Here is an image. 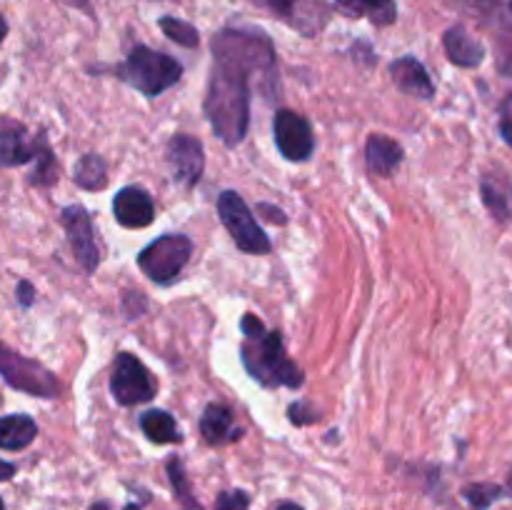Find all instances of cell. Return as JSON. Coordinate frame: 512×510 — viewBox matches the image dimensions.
Returning a JSON list of instances; mask_svg holds the SVG:
<instances>
[{
  "label": "cell",
  "mask_w": 512,
  "mask_h": 510,
  "mask_svg": "<svg viewBox=\"0 0 512 510\" xmlns=\"http://www.w3.org/2000/svg\"><path fill=\"white\" fill-rule=\"evenodd\" d=\"M210 50L213 68L203 108L213 133L228 148H235L248 135L253 78L275 83L278 58L273 40L255 28H223L210 43Z\"/></svg>",
  "instance_id": "1"
},
{
  "label": "cell",
  "mask_w": 512,
  "mask_h": 510,
  "mask_svg": "<svg viewBox=\"0 0 512 510\" xmlns=\"http://www.w3.org/2000/svg\"><path fill=\"white\" fill-rule=\"evenodd\" d=\"M243 330V345H240V358L245 370L255 383L263 388H300L303 385V370L288 358L285 353L283 335L278 330L265 328L263 320L253 313H245L240 320Z\"/></svg>",
  "instance_id": "2"
},
{
  "label": "cell",
  "mask_w": 512,
  "mask_h": 510,
  "mask_svg": "<svg viewBox=\"0 0 512 510\" xmlns=\"http://www.w3.org/2000/svg\"><path fill=\"white\" fill-rule=\"evenodd\" d=\"M115 75L138 93L155 98V95L165 93L178 83L180 75H183V65L170 55L160 53V50L148 48V45H135L125 63L115 68Z\"/></svg>",
  "instance_id": "3"
},
{
  "label": "cell",
  "mask_w": 512,
  "mask_h": 510,
  "mask_svg": "<svg viewBox=\"0 0 512 510\" xmlns=\"http://www.w3.org/2000/svg\"><path fill=\"white\" fill-rule=\"evenodd\" d=\"M218 215L223 228L228 230L230 238L235 240V245H238L243 253L268 255L270 250H273V243H270L265 230L258 225L253 210L248 208V203H245L240 193H235V190H223L218 198Z\"/></svg>",
  "instance_id": "4"
},
{
  "label": "cell",
  "mask_w": 512,
  "mask_h": 510,
  "mask_svg": "<svg viewBox=\"0 0 512 510\" xmlns=\"http://www.w3.org/2000/svg\"><path fill=\"white\" fill-rule=\"evenodd\" d=\"M190 253H193V240L183 233H165L158 240L140 250L138 268L148 275L153 283L170 285L183 268L188 265Z\"/></svg>",
  "instance_id": "5"
},
{
  "label": "cell",
  "mask_w": 512,
  "mask_h": 510,
  "mask_svg": "<svg viewBox=\"0 0 512 510\" xmlns=\"http://www.w3.org/2000/svg\"><path fill=\"white\" fill-rule=\"evenodd\" d=\"M0 378L15 390L35 395V398H55L60 393V385L55 375L43 363L25 355L15 353L13 348L0 343Z\"/></svg>",
  "instance_id": "6"
},
{
  "label": "cell",
  "mask_w": 512,
  "mask_h": 510,
  "mask_svg": "<svg viewBox=\"0 0 512 510\" xmlns=\"http://www.w3.org/2000/svg\"><path fill=\"white\" fill-rule=\"evenodd\" d=\"M158 383L143 360L133 353H120L110 375V393L120 405H140L155 398Z\"/></svg>",
  "instance_id": "7"
},
{
  "label": "cell",
  "mask_w": 512,
  "mask_h": 510,
  "mask_svg": "<svg viewBox=\"0 0 512 510\" xmlns=\"http://www.w3.org/2000/svg\"><path fill=\"white\" fill-rule=\"evenodd\" d=\"M60 223H63L65 235H68V243L73 248L78 265L85 273L93 275L100 265V253L98 245H95V230L90 213L83 205H65L60 210Z\"/></svg>",
  "instance_id": "8"
},
{
  "label": "cell",
  "mask_w": 512,
  "mask_h": 510,
  "mask_svg": "<svg viewBox=\"0 0 512 510\" xmlns=\"http://www.w3.org/2000/svg\"><path fill=\"white\" fill-rule=\"evenodd\" d=\"M273 133H275V145H278L280 155L285 160H293V163H303L313 155L315 150V135L310 128L308 118H303L295 110H278L273 120Z\"/></svg>",
  "instance_id": "9"
},
{
  "label": "cell",
  "mask_w": 512,
  "mask_h": 510,
  "mask_svg": "<svg viewBox=\"0 0 512 510\" xmlns=\"http://www.w3.org/2000/svg\"><path fill=\"white\" fill-rule=\"evenodd\" d=\"M45 143L43 135H33L20 120L0 115V168L33 163Z\"/></svg>",
  "instance_id": "10"
},
{
  "label": "cell",
  "mask_w": 512,
  "mask_h": 510,
  "mask_svg": "<svg viewBox=\"0 0 512 510\" xmlns=\"http://www.w3.org/2000/svg\"><path fill=\"white\" fill-rule=\"evenodd\" d=\"M170 175L183 188H193L205 170V150L198 138L188 133H175L165 148Z\"/></svg>",
  "instance_id": "11"
},
{
  "label": "cell",
  "mask_w": 512,
  "mask_h": 510,
  "mask_svg": "<svg viewBox=\"0 0 512 510\" xmlns=\"http://www.w3.org/2000/svg\"><path fill=\"white\" fill-rule=\"evenodd\" d=\"M268 8L278 15L280 20L298 28L303 35H315L328 23V3L325 0H265Z\"/></svg>",
  "instance_id": "12"
},
{
  "label": "cell",
  "mask_w": 512,
  "mask_h": 510,
  "mask_svg": "<svg viewBox=\"0 0 512 510\" xmlns=\"http://www.w3.org/2000/svg\"><path fill=\"white\" fill-rule=\"evenodd\" d=\"M113 215L123 228H148L155 218V203L148 190L140 188V185H128V188L118 190V195H115Z\"/></svg>",
  "instance_id": "13"
},
{
  "label": "cell",
  "mask_w": 512,
  "mask_h": 510,
  "mask_svg": "<svg viewBox=\"0 0 512 510\" xmlns=\"http://www.w3.org/2000/svg\"><path fill=\"white\" fill-rule=\"evenodd\" d=\"M390 75H393V83L403 90L405 95H413L418 100H433L435 98V85L430 80L428 70L413 55H405L398 58L390 65Z\"/></svg>",
  "instance_id": "14"
},
{
  "label": "cell",
  "mask_w": 512,
  "mask_h": 510,
  "mask_svg": "<svg viewBox=\"0 0 512 510\" xmlns=\"http://www.w3.org/2000/svg\"><path fill=\"white\" fill-rule=\"evenodd\" d=\"M480 195L483 205L498 223L512 220V180L503 170H488L480 175Z\"/></svg>",
  "instance_id": "15"
},
{
  "label": "cell",
  "mask_w": 512,
  "mask_h": 510,
  "mask_svg": "<svg viewBox=\"0 0 512 510\" xmlns=\"http://www.w3.org/2000/svg\"><path fill=\"white\" fill-rule=\"evenodd\" d=\"M403 163V145L383 133H373L365 143V165L378 178H390Z\"/></svg>",
  "instance_id": "16"
},
{
  "label": "cell",
  "mask_w": 512,
  "mask_h": 510,
  "mask_svg": "<svg viewBox=\"0 0 512 510\" xmlns=\"http://www.w3.org/2000/svg\"><path fill=\"white\" fill-rule=\"evenodd\" d=\"M443 48L450 63H455L458 68H478L485 60V45L478 38H473L465 30V25H453V28L445 30Z\"/></svg>",
  "instance_id": "17"
},
{
  "label": "cell",
  "mask_w": 512,
  "mask_h": 510,
  "mask_svg": "<svg viewBox=\"0 0 512 510\" xmlns=\"http://www.w3.org/2000/svg\"><path fill=\"white\" fill-rule=\"evenodd\" d=\"M200 433H203L205 443L210 445H225L233 443L243 435V430L235 425L233 410L223 403H210L200 415Z\"/></svg>",
  "instance_id": "18"
},
{
  "label": "cell",
  "mask_w": 512,
  "mask_h": 510,
  "mask_svg": "<svg viewBox=\"0 0 512 510\" xmlns=\"http://www.w3.org/2000/svg\"><path fill=\"white\" fill-rule=\"evenodd\" d=\"M335 10L348 18H368L373 25H393L398 18L395 0H335Z\"/></svg>",
  "instance_id": "19"
},
{
  "label": "cell",
  "mask_w": 512,
  "mask_h": 510,
  "mask_svg": "<svg viewBox=\"0 0 512 510\" xmlns=\"http://www.w3.org/2000/svg\"><path fill=\"white\" fill-rule=\"evenodd\" d=\"M38 435V423L30 415L15 413L0 418V448L3 450H23Z\"/></svg>",
  "instance_id": "20"
},
{
  "label": "cell",
  "mask_w": 512,
  "mask_h": 510,
  "mask_svg": "<svg viewBox=\"0 0 512 510\" xmlns=\"http://www.w3.org/2000/svg\"><path fill=\"white\" fill-rule=\"evenodd\" d=\"M140 430H143L145 438L155 445L180 443V440H183L173 415H170L168 410H160V408L145 410V413L140 415Z\"/></svg>",
  "instance_id": "21"
},
{
  "label": "cell",
  "mask_w": 512,
  "mask_h": 510,
  "mask_svg": "<svg viewBox=\"0 0 512 510\" xmlns=\"http://www.w3.org/2000/svg\"><path fill=\"white\" fill-rule=\"evenodd\" d=\"M478 10L483 23L498 30L500 38H508L512 45V0H470Z\"/></svg>",
  "instance_id": "22"
},
{
  "label": "cell",
  "mask_w": 512,
  "mask_h": 510,
  "mask_svg": "<svg viewBox=\"0 0 512 510\" xmlns=\"http://www.w3.org/2000/svg\"><path fill=\"white\" fill-rule=\"evenodd\" d=\"M73 180L83 190H103L108 185V163L98 153H85L75 163Z\"/></svg>",
  "instance_id": "23"
},
{
  "label": "cell",
  "mask_w": 512,
  "mask_h": 510,
  "mask_svg": "<svg viewBox=\"0 0 512 510\" xmlns=\"http://www.w3.org/2000/svg\"><path fill=\"white\" fill-rule=\"evenodd\" d=\"M165 470H168V480H170V485H173V493H175V498H178L180 508L203 510V505L195 500L193 490H190V483H188V478H185V468H183V463H180V458H170L168 465H165Z\"/></svg>",
  "instance_id": "24"
},
{
  "label": "cell",
  "mask_w": 512,
  "mask_h": 510,
  "mask_svg": "<svg viewBox=\"0 0 512 510\" xmlns=\"http://www.w3.org/2000/svg\"><path fill=\"white\" fill-rule=\"evenodd\" d=\"M158 25L173 43L183 45V48H195V45L200 43V33L195 30V25L185 23V20L173 18V15H163V18L158 20Z\"/></svg>",
  "instance_id": "25"
},
{
  "label": "cell",
  "mask_w": 512,
  "mask_h": 510,
  "mask_svg": "<svg viewBox=\"0 0 512 510\" xmlns=\"http://www.w3.org/2000/svg\"><path fill=\"white\" fill-rule=\"evenodd\" d=\"M30 183L40 185V188H50L53 183H58V160H55L48 143L40 148L38 158H35V170L30 173Z\"/></svg>",
  "instance_id": "26"
},
{
  "label": "cell",
  "mask_w": 512,
  "mask_h": 510,
  "mask_svg": "<svg viewBox=\"0 0 512 510\" xmlns=\"http://www.w3.org/2000/svg\"><path fill=\"white\" fill-rule=\"evenodd\" d=\"M505 488L493 483H473L463 490V498L468 500L470 508L473 510H488L490 505L495 503L498 498H503Z\"/></svg>",
  "instance_id": "27"
},
{
  "label": "cell",
  "mask_w": 512,
  "mask_h": 510,
  "mask_svg": "<svg viewBox=\"0 0 512 510\" xmlns=\"http://www.w3.org/2000/svg\"><path fill=\"white\" fill-rule=\"evenodd\" d=\"M250 508V495L245 490H225L220 493L218 505L215 510H248Z\"/></svg>",
  "instance_id": "28"
},
{
  "label": "cell",
  "mask_w": 512,
  "mask_h": 510,
  "mask_svg": "<svg viewBox=\"0 0 512 510\" xmlns=\"http://www.w3.org/2000/svg\"><path fill=\"white\" fill-rule=\"evenodd\" d=\"M500 135L512 148V93H508L500 103Z\"/></svg>",
  "instance_id": "29"
},
{
  "label": "cell",
  "mask_w": 512,
  "mask_h": 510,
  "mask_svg": "<svg viewBox=\"0 0 512 510\" xmlns=\"http://www.w3.org/2000/svg\"><path fill=\"white\" fill-rule=\"evenodd\" d=\"M288 415H290V423H295V425H308V423H315V420L320 418V415L315 413V408H310L308 403H293L288 408Z\"/></svg>",
  "instance_id": "30"
},
{
  "label": "cell",
  "mask_w": 512,
  "mask_h": 510,
  "mask_svg": "<svg viewBox=\"0 0 512 510\" xmlns=\"http://www.w3.org/2000/svg\"><path fill=\"white\" fill-rule=\"evenodd\" d=\"M15 295H18V303L20 308L28 310L30 305L35 303V288L30 280H18V285H15Z\"/></svg>",
  "instance_id": "31"
},
{
  "label": "cell",
  "mask_w": 512,
  "mask_h": 510,
  "mask_svg": "<svg viewBox=\"0 0 512 510\" xmlns=\"http://www.w3.org/2000/svg\"><path fill=\"white\" fill-rule=\"evenodd\" d=\"M255 210H258V213H265V218L273 220V223H280V225H283L285 220H288V218H285L283 210H280V208H273V205H268V203H258V208H255Z\"/></svg>",
  "instance_id": "32"
},
{
  "label": "cell",
  "mask_w": 512,
  "mask_h": 510,
  "mask_svg": "<svg viewBox=\"0 0 512 510\" xmlns=\"http://www.w3.org/2000/svg\"><path fill=\"white\" fill-rule=\"evenodd\" d=\"M15 473H18V468H15L13 463H8V460H0V483H5V480L13 478Z\"/></svg>",
  "instance_id": "33"
},
{
  "label": "cell",
  "mask_w": 512,
  "mask_h": 510,
  "mask_svg": "<svg viewBox=\"0 0 512 510\" xmlns=\"http://www.w3.org/2000/svg\"><path fill=\"white\" fill-rule=\"evenodd\" d=\"M275 510H305V508L298 503H290V500H283V503H278V508Z\"/></svg>",
  "instance_id": "34"
},
{
  "label": "cell",
  "mask_w": 512,
  "mask_h": 510,
  "mask_svg": "<svg viewBox=\"0 0 512 510\" xmlns=\"http://www.w3.org/2000/svg\"><path fill=\"white\" fill-rule=\"evenodd\" d=\"M5 35H8V23H5V18L0 15V43L5 40Z\"/></svg>",
  "instance_id": "35"
},
{
  "label": "cell",
  "mask_w": 512,
  "mask_h": 510,
  "mask_svg": "<svg viewBox=\"0 0 512 510\" xmlns=\"http://www.w3.org/2000/svg\"><path fill=\"white\" fill-rule=\"evenodd\" d=\"M63 3L75 5V8H85V5H88V0H63Z\"/></svg>",
  "instance_id": "36"
},
{
  "label": "cell",
  "mask_w": 512,
  "mask_h": 510,
  "mask_svg": "<svg viewBox=\"0 0 512 510\" xmlns=\"http://www.w3.org/2000/svg\"><path fill=\"white\" fill-rule=\"evenodd\" d=\"M90 510H110V508L105 503H95V505H90Z\"/></svg>",
  "instance_id": "37"
},
{
  "label": "cell",
  "mask_w": 512,
  "mask_h": 510,
  "mask_svg": "<svg viewBox=\"0 0 512 510\" xmlns=\"http://www.w3.org/2000/svg\"><path fill=\"white\" fill-rule=\"evenodd\" d=\"M123 510H140V505H135V503H130V505H125Z\"/></svg>",
  "instance_id": "38"
},
{
  "label": "cell",
  "mask_w": 512,
  "mask_h": 510,
  "mask_svg": "<svg viewBox=\"0 0 512 510\" xmlns=\"http://www.w3.org/2000/svg\"><path fill=\"white\" fill-rule=\"evenodd\" d=\"M505 493H510V498H512V478H510V483H508V490H505Z\"/></svg>",
  "instance_id": "39"
},
{
  "label": "cell",
  "mask_w": 512,
  "mask_h": 510,
  "mask_svg": "<svg viewBox=\"0 0 512 510\" xmlns=\"http://www.w3.org/2000/svg\"><path fill=\"white\" fill-rule=\"evenodd\" d=\"M0 510H5V503H3V498H0Z\"/></svg>",
  "instance_id": "40"
}]
</instances>
